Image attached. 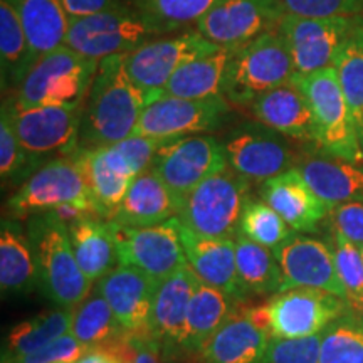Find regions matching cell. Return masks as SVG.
Returning a JSON list of instances; mask_svg holds the SVG:
<instances>
[{"label": "cell", "instance_id": "6da1fadb", "mask_svg": "<svg viewBox=\"0 0 363 363\" xmlns=\"http://www.w3.org/2000/svg\"><path fill=\"white\" fill-rule=\"evenodd\" d=\"M148 99L126 72L125 54L99 61L79 128V148L115 145L135 133Z\"/></svg>", "mask_w": 363, "mask_h": 363}, {"label": "cell", "instance_id": "7a4b0ae2", "mask_svg": "<svg viewBox=\"0 0 363 363\" xmlns=\"http://www.w3.org/2000/svg\"><path fill=\"white\" fill-rule=\"evenodd\" d=\"M294 62L279 30L230 48L222 96L233 106H251L267 91L289 83Z\"/></svg>", "mask_w": 363, "mask_h": 363}, {"label": "cell", "instance_id": "3957f363", "mask_svg": "<svg viewBox=\"0 0 363 363\" xmlns=\"http://www.w3.org/2000/svg\"><path fill=\"white\" fill-rule=\"evenodd\" d=\"M291 83L305 94L315 118V145L326 157L363 163V148L335 67L298 74Z\"/></svg>", "mask_w": 363, "mask_h": 363}, {"label": "cell", "instance_id": "277c9868", "mask_svg": "<svg viewBox=\"0 0 363 363\" xmlns=\"http://www.w3.org/2000/svg\"><path fill=\"white\" fill-rule=\"evenodd\" d=\"M98 66L65 44L44 54L9 99L22 108L84 104Z\"/></svg>", "mask_w": 363, "mask_h": 363}, {"label": "cell", "instance_id": "5b68a950", "mask_svg": "<svg viewBox=\"0 0 363 363\" xmlns=\"http://www.w3.org/2000/svg\"><path fill=\"white\" fill-rule=\"evenodd\" d=\"M249 182L233 169L211 175L180 197L179 219L187 229L207 238H235L246 206Z\"/></svg>", "mask_w": 363, "mask_h": 363}, {"label": "cell", "instance_id": "8992f818", "mask_svg": "<svg viewBox=\"0 0 363 363\" xmlns=\"http://www.w3.org/2000/svg\"><path fill=\"white\" fill-rule=\"evenodd\" d=\"M35 222V254L44 291L54 303L67 310H76L93 291V281L81 271L72 251L69 227L52 212H43Z\"/></svg>", "mask_w": 363, "mask_h": 363}, {"label": "cell", "instance_id": "52a82bcc", "mask_svg": "<svg viewBox=\"0 0 363 363\" xmlns=\"http://www.w3.org/2000/svg\"><path fill=\"white\" fill-rule=\"evenodd\" d=\"M7 206L17 219L43 214L62 206H76L98 217L76 155L57 157L40 165L9 199Z\"/></svg>", "mask_w": 363, "mask_h": 363}, {"label": "cell", "instance_id": "ba28073f", "mask_svg": "<svg viewBox=\"0 0 363 363\" xmlns=\"http://www.w3.org/2000/svg\"><path fill=\"white\" fill-rule=\"evenodd\" d=\"M219 48L222 45L211 43L199 30H184L175 35L148 40L135 51L125 54V67L131 81L150 103L162 96L172 76L185 62L214 52Z\"/></svg>", "mask_w": 363, "mask_h": 363}, {"label": "cell", "instance_id": "9c48e42d", "mask_svg": "<svg viewBox=\"0 0 363 363\" xmlns=\"http://www.w3.org/2000/svg\"><path fill=\"white\" fill-rule=\"evenodd\" d=\"M157 38L163 35L130 6L71 21L66 45L86 57L103 61L128 54Z\"/></svg>", "mask_w": 363, "mask_h": 363}, {"label": "cell", "instance_id": "30bf717a", "mask_svg": "<svg viewBox=\"0 0 363 363\" xmlns=\"http://www.w3.org/2000/svg\"><path fill=\"white\" fill-rule=\"evenodd\" d=\"M2 104L29 160L48 155L71 157L78 152L84 104L22 108L11 99H4Z\"/></svg>", "mask_w": 363, "mask_h": 363}, {"label": "cell", "instance_id": "8fae6325", "mask_svg": "<svg viewBox=\"0 0 363 363\" xmlns=\"http://www.w3.org/2000/svg\"><path fill=\"white\" fill-rule=\"evenodd\" d=\"M113 225L120 264L142 271L155 284L170 278L187 262L177 217L148 227H125L116 222Z\"/></svg>", "mask_w": 363, "mask_h": 363}, {"label": "cell", "instance_id": "7c38bea8", "mask_svg": "<svg viewBox=\"0 0 363 363\" xmlns=\"http://www.w3.org/2000/svg\"><path fill=\"white\" fill-rule=\"evenodd\" d=\"M343 298L316 288H291L274 294L266 303L272 338H306L320 335L350 311Z\"/></svg>", "mask_w": 363, "mask_h": 363}, {"label": "cell", "instance_id": "4fadbf2b", "mask_svg": "<svg viewBox=\"0 0 363 363\" xmlns=\"http://www.w3.org/2000/svg\"><path fill=\"white\" fill-rule=\"evenodd\" d=\"M230 104L224 96L185 99L162 94L147 103L133 135L172 140L219 130L230 115Z\"/></svg>", "mask_w": 363, "mask_h": 363}, {"label": "cell", "instance_id": "5bb4252c", "mask_svg": "<svg viewBox=\"0 0 363 363\" xmlns=\"http://www.w3.org/2000/svg\"><path fill=\"white\" fill-rule=\"evenodd\" d=\"M150 169L180 199L211 175L229 169V163L216 136L190 135L163 143Z\"/></svg>", "mask_w": 363, "mask_h": 363}, {"label": "cell", "instance_id": "9a60e30c", "mask_svg": "<svg viewBox=\"0 0 363 363\" xmlns=\"http://www.w3.org/2000/svg\"><path fill=\"white\" fill-rule=\"evenodd\" d=\"M360 17H303L286 13L278 30L291 52L294 71L308 74L333 66L338 51Z\"/></svg>", "mask_w": 363, "mask_h": 363}, {"label": "cell", "instance_id": "2e32d148", "mask_svg": "<svg viewBox=\"0 0 363 363\" xmlns=\"http://www.w3.org/2000/svg\"><path fill=\"white\" fill-rule=\"evenodd\" d=\"M227 163L249 182H266L272 177L293 169L298 160L288 136L269 126L244 123L229 131L222 142Z\"/></svg>", "mask_w": 363, "mask_h": 363}, {"label": "cell", "instance_id": "e0dca14e", "mask_svg": "<svg viewBox=\"0 0 363 363\" xmlns=\"http://www.w3.org/2000/svg\"><path fill=\"white\" fill-rule=\"evenodd\" d=\"M288 13L281 0H222L197 24V30L222 48H238L278 30Z\"/></svg>", "mask_w": 363, "mask_h": 363}, {"label": "cell", "instance_id": "ac0fdd59", "mask_svg": "<svg viewBox=\"0 0 363 363\" xmlns=\"http://www.w3.org/2000/svg\"><path fill=\"white\" fill-rule=\"evenodd\" d=\"M274 256L281 269V291L305 286L323 289L345 299L333 247L323 240L294 233L274 249Z\"/></svg>", "mask_w": 363, "mask_h": 363}, {"label": "cell", "instance_id": "d6986e66", "mask_svg": "<svg viewBox=\"0 0 363 363\" xmlns=\"http://www.w3.org/2000/svg\"><path fill=\"white\" fill-rule=\"evenodd\" d=\"M271 333L256 320L252 305L238 299L233 313L202 347V363H259Z\"/></svg>", "mask_w": 363, "mask_h": 363}, {"label": "cell", "instance_id": "ffe728a7", "mask_svg": "<svg viewBox=\"0 0 363 363\" xmlns=\"http://www.w3.org/2000/svg\"><path fill=\"white\" fill-rule=\"evenodd\" d=\"M157 286L142 271L118 264L98 281L96 288L106 298L121 328L136 337H153L150 315Z\"/></svg>", "mask_w": 363, "mask_h": 363}, {"label": "cell", "instance_id": "44dd1931", "mask_svg": "<svg viewBox=\"0 0 363 363\" xmlns=\"http://www.w3.org/2000/svg\"><path fill=\"white\" fill-rule=\"evenodd\" d=\"M74 155L84 174L98 217L111 220L130 185L138 175L115 148V145L94 150H78Z\"/></svg>", "mask_w": 363, "mask_h": 363}, {"label": "cell", "instance_id": "7402d4cb", "mask_svg": "<svg viewBox=\"0 0 363 363\" xmlns=\"http://www.w3.org/2000/svg\"><path fill=\"white\" fill-rule=\"evenodd\" d=\"M261 199L283 217L294 233H315L330 212L298 167L262 182Z\"/></svg>", "mask_w": 363, "mask_h": 363}, {"label": "cell", "instance_id": "603a6c76", "mask_svg": "<svg viewBox=\"0 0 363 363\" xmlns=\"http://www.w3.org/2000/svg\"><path fill=\"white\" fill-rule=\"evenodd\" d=\"M201 279L185 262L170 278L157 286L150 328L163 347H182L187 325V313Z\"/></svg>", "mask_w": 363, "mask_h": 363}, {"label": "cell", "instance_id": "cb8c5ba5", "mask_svg": "<svg viewBox=\"0 0 363 363\" xmlns=\"http://www.w3.org/2000/svg\"><path fill=\"white\" fill-rule=\"evenodd\" d=\"M180 238L189 266L201 283L240 299L235 266V238H207L180 222Z\"/></svg>", "mask_w": 363, "mask_h": 363}, {"label": "cell", "instance_id": "d4e9b609", "mask_svg": "<svg viewBox=\"0 0 363 363\" xmlns=\"http://www.w3.org/2000/svg\"><path fill=\"white\" fill-rule=\"evenodd\" d=\"M180 199L152 169L133 180L116 208L113 222L125 227H148L177 217Z\"/></svg>", "mask_w": 363, "mask_h": 363}, {"label": "cell", "instance_id": "484cf974", "mask_svg": "<svg viewBox=\"0 0 363 363\" xmlns=\"http://www.w3.org/2000/svg\"><path fill=\"white\" fill-rule=\"evenodd\" d=\"M259 123L298 142L315 143V118L305 94L291 81L267 91L251 104Z\"/></svg>", "mask_w": 363, "mask_h": 363}, {"label": "cell", "instance_id": "4316f807", "mask_svg": "<svg viewBox=\"0 0 363 363\" xmlns=\"http://www.w3.org/2000/svg\"><path fill=\"white\" fill-rule=\"evenodd\" d=\"M298 169L328 208L348 202L363 203V163L325 155L305 158Z\"/></svg>", "mask_w": 363, "mask_h": 363}, {"label": "cell", "instance_id": "83f0119b", "mask_svg": "<svg viewBox=\"0 0 363 363\" xmlns=\"http://www.w3.org/2000/svg\"><path fill=\"white\" fill-rule=\"evenodd\" d=\"M72 251L89 281H99L120 264L115 225L99 217H84L69 227Z\"/></svg>", "mask_w": 363, "mask_h": 363}, {"label": "cell", "instance_id": "f1b7e54d", "mask_svg": "<svg viewBox=\"0 0 363 363\" xmlns=\"http://www.w3.org/2000/svg\"><path fill=\"white\" fill-rule=\"evenodd\" d=\"M17 9L27 40L33 66L44 54L66 44L71 19L61 0H11Z\"/></svg>", "mask_w": 363, "mask_h": 363}, {"label": "cell", "instance_id": "f546056e", "mask_svg": "<svg viewBox=\"0 0 363 363\" xmlns=\"http://www.w3.org/2000/svg\"><path fill=\"white\" fill-rule=\"evenodd\" d=\"M33 67L29 40L17 9L0 0V83L4 96H12Z\"/></svg>", "mask_w": 363, "mask_h": 363}, {"label": "cell", "instance_id": "4dcf8cb0", "mask_svg": "<svg viewBox=\"0 0 363 363\" xmlns=\"http://www.w3.org/2000/svg\"><path fill=\"white\" fill-rule=\"evenodd\" d=\"M235 266L240 299L247 294L269 296L281 291V269L274 251L235 234Z\"/></svg>", "mask_w": 363, "mask_h": 363}, {"label": "cell", "instance_id": "1f68e13d", "mask_svg": "<svg viewBox=\"0 0 363 363\" xmlns=\"http://www.w3.org/2000/svg\"><path fill=\"white\" fill-rule=\"evenodd\" d=\"M230 57V48H219L192 61L185 62L172 76L163 94L185 99H208L222 96L225 67Z\"/></svg>", "mask_w": 363, "mask_h": 363}, {"label": "cell", "instance_id": "d6a6232c", "mask_svg": "<svg viewBox=\"0 0 363 363\" xmlns=\"http://www.w3.org/2000/svg\"><path fill=\"white\" fill-rule=\"evenodd\" d=\"M238 299L220 289L201 283L190 301L182 350L201 353L202 347L234 310Z\"/></svg>", "mask_w": 363, "mask_h": 363}, {"label": "cell", "instance_id": "836d02e7", "mask_svg": "<svg viewBox=\"0 0 363 363\" xmlns=\"http://www.w3.org/2000/svg\"><path fill=\"white\" fill-rule=\"evenodd\" d=\"M72 311L59 308L54 311H44L13 326L6 340L2 362L12 363L19 358L48 347L57 338L71 333Z\"/></svg>", "mask_w": 363, "mask_h": 363}, {"label": "cell", "instance_id": "e575fe53", "mask_svg": "<svg viewBox=\"0 0 363 363\" xmlns=\"http://www.w3.org/2000/svg\"><path fill=\"white\" fill-rule=\"evenodd\" d=\"M39 267L34 259L33 244L13 220H2L0 230V288L4 293L29 289Z\"/></svg>", "mask_w": 363, "mask_h": 363}, {"label": "cell", "instance_id": "d590c367", "mask_svg": "<svg viewBox=\"0 0 363 363\" xmlns=\"http://www.w3.org/2000/svg\"><path fill=\"white\" fill-rule=\"evenodd\" d=\"M220 2L222 0H131V7L160 35H170L197 26Z\"/></svg>", "mask_w": 363, "mask_h": 363}, {"label": "cell", "instance_id": "8d00e7d4", "mask_svg": "<svg viewBox=\"0 0 363 363\" xmlns=\"http://www.w3.org/2000/svg\"><path fill=\"white\" fill-rule=\"evenodd\" d=\"M338 83L350 106L358 136L363 135V16L348 34L333 62Z\"/></svg>", "mask_w": 363, "mask_h": 363}, {"label": "cell", "instance_id": "74e56055", "mask_svg": "<svg viewBox=\"0 0 363 363\" xmlns=\"http://www.w3.org/2000/svg\"><path fill=\"white\" fill-rule=\"evenodd\" d=\"M120 331H123V328L118 323L111 306L98 288H93L89 296L72 311L71 333L88 350L106 343Z\"/></svg>", "mask_w": 363, "mask_h": 363}, {"label": "cell", "instance_id": "f35d334b", "mask_svg": "<svg viewBox=\"0 0 363 363\" xmlns=\"http://www.w3.org/2000/svg\"><path fill=\"white\" fill-rule=\"evenodd\" d=\"M318 363H363V315L347 311L323 331Z\"/></svg>", "mask_w": 363, "mask_h": 363}, {"label": "cell", "instance_id": "ab89813d", "mask_svg": "<svg viewBox=\"0 0 363 363\" xmlns=\"http://www.w3.org/2000/svg\"><path fill=\"white\" fill-rule=\"evenodd\" d=\"M239 233L254 242L269 247L274 251L286 239L294 234V230L286 224V220L269 203L257 199H247L239 220Z\"/></svg>", "mask_w": 363, "mask_h": 363}, {"label": "cell", "instance_id": "60d3db41", "mask_svg": "<svg viewBox=\"0 0 363 363\" xmlns=\"http://www.w3.org/2000/svg\"><path fill=\"white\" fill-rule=\"evenodd\" d=\"M333 254L345 299L353 311H363V256L362 247L333 233Z\"/></svg>", "mask_w": 363, "mask_h": 363}, {"label": "cell", "instance_id": "b9f144b4", "mask_svg": "<svg viewBox=\"0 0 363 363\" xmlns=\"http://www.w3.org/2000/svg\"><path fill=\"white\" fill-rule=\"evenodd\" d=\"M321 337L323 333L306 338H271L259 363H318Z\"/></svg>", "mask_w": 363, "mask_h": 363}, {"label": "cell", "instance_id": "7bdbcfd3", "mask_svg": "<svg viewBox=\"0 0 363 363\" xmlns=\"http://www.w3.org/2000/svg\"><path fill=\"white\" fill-rule=\"evenodd\" d=\"M29 165V157L17 138L7 108L2 104V113H0V175H2V180L6 182L13 175L24 174Z\"/></svg>", "mask_w": 363, "mask_h": 363}, {"label": "cell", "instance_id": "ee69618b", "mask_svg": "<svg viewBox=\"0 0 363 363\" xmlns=\"http://www.w3.org/2000/svg\"><path fill=\"white\" fill-rule=\"evenodd\" d=\"M288 13L303 17H358L363 0H281Z\"/></svg>", "mask_w": 363, "mask_h": 363}, {"label": "cell", "instance_id": "f6af8a7d", "mask_svg": "<svg viewBox=\"0 0 363 363\" xmlns=\"http://www.w3.org/2000/svg\"><path fill=\"white\" fill-rule=\"evenodd\" d=\"M165 142H169V140L152 138V136L143 135H131L128 138L115 143V148L125 157V160L130 163L135 174L140 175L152 167L153 158H155L157 152L163 147Z\"/></svg>", "mask_w": 363, "mask_h": 363}, {"label": "cell", "instance_id": "bcb514c9", "mask_svg": "<svg viewBox=\"0 0 363 363\" xmlns=\"http://www.w3.org/2000/svg\"><path fill=\"white\" fill-rule=\"evenodd\" d=\"M86 352H88V348L74 335L67 333L48 347L12 363H76Z\"/></svg>", "mask_w": 363, "mask_h": 363}, {"label": "cell", "instance_id": "7dc6e473", "mask_svg": "<svg viewBox=\"0 0 363 363\" xmlns=\"http://www.w3.org/2000/svg\"><path fill=\"white\" fill-rule=\"evenodd\" d=\"M333 233L343 235L358 247H363V203L348 202L330 208L328 212Z\"/></svg>", "mask_w": 363, "mask_h": 363}, {"label": "cell", "instance_id": "c3c4849f", "mask_svg": "<svg viewBox=\"0 0 363 363\" xmlns=\"http://www.w3.org/2000/svg\"><path fill=\"white\" fill-rule=\"evenodd\" d=\"M61 2L71 21L131 6V0H61Z\"/></svg>", "mask_w": 363, "mask_h": 363}, {"label": "cell", "instance_id": "681fc988", "mask_svg": "<svg viewBox=\"0 0 363 363\" xmlns=\"http://www.w3.org/2000/svg\"><path fill=\"white\" fill-rule=\"evenodd\" d=\"M163 345L155 337H147L142 340L135 363H162Z\"/></svg>", "mask_w": 363, "mask_h": 363}, {"label": "cell", "instance_id": "f907efd6", "mask_svg": "<svg viewBox=\"0 0 363 363\" xmlns=\"http://www.w3.org/2000/svg\"><path fill=\"white\" fill-rule=\"evenodd\" d=\"M76 363H118V362L106 350L94 347V348H89V350L86 352Z\"/></svg>", "mask_w": 363, "mask_h": 363}, {"label": "cell", "instance_id": "816d5d0a", "mask_svg": "<svg viewBox=\"0 0 363 363\" xmlns=\"http://www.w3.org/2000/svg\"><path fill=\"white\" fill-rule=\"evenodd\" d=\"M182 348L179 347H163L162 363H187L182 358Z\"/></svg>", "mask_w": 363, "mask_h": 363}, {"label": "cell", "instance_id": "f5cc1de1", "mask_svg": "<svg viewBox=\"0 0 363 363\" xmlns=\"http://www.w3.org/2000/svg\"><path fill=\"white\" fill-rule=\"evenodd\" d=\"M360 143H362V148H363V135L360 136Z\"/></svg>", "mask_w": 363, "mask_h": 363}, {"label": "cell", "instance_id": "db71d44e", "mask_svg": "<svg viewBox=\"0 0 363 363\" xmlns=\"http://www.w3.org/2000/svg\"><path fill=\"white\" fill-rule=\"evenodd\" d=\"M362 256H363V247H362Z\"/></svg>", "mask_w": 363, "mask_h": 363}, {"label": "cell", "instance_id": "11a10c76", "mask_svg": "<svg viewBox=\"0 0 363 363\" xmlns=\"http://www.w3.org/2000/svg\"><path fill=\"white\" fill-rule=\"evenodd\" d=\"M362 315H363V311H362Z\"/></svg>", "mask_w": 363, "mask_h": 363}]
</instances>
